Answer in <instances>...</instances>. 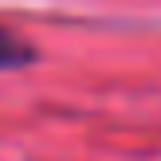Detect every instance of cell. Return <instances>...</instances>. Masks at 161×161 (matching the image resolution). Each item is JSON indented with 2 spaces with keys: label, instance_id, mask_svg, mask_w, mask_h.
<instances>
[{
  "label": "cell",
  "instance_id": "1",
  "mask_svg": "<svg viewBox=\"0 0 161 161\" xmlns=\"http://www.w3.org/2000/svg\"><path fill=\"white\" fill-rule=\"evenodd\" d=\"M39 59L36 43L20 31H12L8 24H0V71H24Z\"/></svg>",
  "mask_w": 161,
  "mask_h": 161
}]
</instances>
